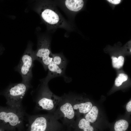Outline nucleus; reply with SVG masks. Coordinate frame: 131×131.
<instances>
[{"instance_id": "f257e3e1", "label": "nucleus", "mask_w": 131, "mask_h": 131, "mask_svg": "<svg viewBox=\"0 0 131 131\" xmlns=\"http://www.w3.org/2000/svg\"><path fill=\"white\" fill-rule=\"evenodd\" d=\"M40 81L37 87L31 92L36 106L39 109L53 112L62 97L55 95L51 91L48 84L50 80L46 77Z\"/></svg>"}, {"instance_id": "f03ea898", "label": "nucleus", "mask_w": 131, "mask_h": 131, "mask_svg": "<svg viewBox=\"0 0 131 131\" xmlns=\"http://www.w3.org/2000/svg\"><path fill=\"white\" fill-rule=\"evenodd\" d=\"M32 87L31 84L22 82L12 84L1 92L0 95L4 96L8 106L15 108L23 109L22 104L23 98L27 91Z\"/></svg>"}, {"instance_id": "7ed1b4c3", "label": "nucleus", "mask_w": 131, "mask_h": 131, "mask_svg": "<svg viewBox=\"0 0 131 131\" xmlns=\"http://www.w3.org/2000/svg\"><path fill=\"white\" fill-rule=\"evenodd\" d=\"M26 114L23 109L0 106V125L15 127L22 123Z\"/></svg>"}, {"instance_id": "20e7f679", "label": "nucleus", "mask_w": 131, "mask_h": 131, "mask_svg": "<svg viewBox=\"0 0 131 131\" xmlns=\"http://www.w3.org/2000/svg\"><path fill=\"white\" fill-rule=\"evenodd\" d=\"M34 60V51L30 44L27 46L18 64L15 68V71L18 72L22 76V82L31 84L33 77L32 70Z\"/></svg>"}, {"instance_id": "39448f33", "label": "nucleus", "mask_w": 131, "mask_h": 131, "mask_svg": "<svg viewBox=\"0 0 131 131\" xmlns=\"http://www.w3.org/2000/svg\"><path fill=\"white\" fill-rule=\"evenodd\" d=\"M54 5L50 3L43 4L39 13L42 19L49 26L54 28L62 27L64 21Z\"/></svg>"}, {"instance_id": "423d86ee", "label": "nucleus", "mask_w": 131, "mask_h": 131, "mask_svg": "<svg viewBox=\"0 0 131 131\" xmlns=\"http://www.w3.org/2000/svg\"><path fill=\"white\" fill-rule=\"evenodd\" d=\"M61 99L53 115L57 120L67 123H74L75 115L68 94L61 97Z\"/></svg>"}, {"instance_id": "0eeeda50", "label": "nucleus", "mask_w": 131, "mask_h": 131, "mask_svg": "<svg viewBox=\"0 0 131 131\" xmlns=\"http://www.w3.org/2000/svg\"><path fill=\"white\" fill-rule=\"evenodd\" d=\"M52 54L49 41L45 38L41 40L38 42L37 50L34 51V56L35 60H37L41 63L45 70L48 69V66L52 61Z\"/></svg>"}, {"instance_id": "6e6552de", "label": "nucleus", "mask_w": 131, "mask_h": 131, "mask_svg": "<svg viewBox=\"0 0 131 131\" xmlns=\"http://www.w3.org/2000/svg\"><path fill=\"white\" fill-rule=\"evenodd\" d=\"M26 116L30 125V131H46L49 124L57 120L51 114Z\"/></svg>"}, {"instance_id": "1a4fd4ad", "label": "nucleus", "mask_w": 131, "mask_h": 131, "mask_svg": "<svg viewBox=\"0 0 131 131\" xmlns=\"http://www.w3.org/2000/svg\"><path fill=\"white\" fill-rule=\"evenodd\" d=\"M75 115L85 114L91 109L93 106L91 102L83 98H76L72 93L68 94Z\"/></svg>"}, {"instance_id": "9d476101", "label": "nucleus", "mask_w": 131, "mask_h": 131, "mask_svg": "<svg viewBox=\"0 0 131 131\" xmlns=\"http://www.w3.org/2000/svg\"><path fill=\"white\" fill-rule=\"evenodd\" d=\"M48 69L49 72L46 77L50 80L57 77L62 76L64 74L65 71L52 61L48 66Z\"/></svg>"}, {"instance_id": "9b49d317", "label": "nucleus", "mask_w": 131, "mask_h": 131, "mask_svg": "<svg viewBox=\"0 0 131 131\" xmlns=\"http://www.w3.org/2000/svg\"><path fill=\"white\" fill-rule=\"evenodd\" d=\"M65 5L67 8L70 11L77 12L83 7L84 2L82 0H66Z\"/></svg>"}, {"instance_id": "f8f14e48", "label": "nucleus", "mask_w": 131, "mask_h": 131, "mask_svg": "<svg viewBox=\"0 0 131 131\" xmlns=\"http://www.w3.org/2000/svg\"><path fill=\"white\" fill-rule=\"evenodd\" d=\"M52 61L65 71L66 65V60L63 55L60 54H52Z\"/></svg>"}, {"instance_id": "ddd939ff", "label": "nucleus", "mask_w": 131, "mask_h": 131, "mask_svg": "<svg viewBox=\"0 0 131 131\" xmlns=\"http://www.w3.org/2000/svg\"><path fill=\"white\" fill-rule=\"evenodd\" d=\"M98 113V107L93 106L90 110L85 115L84 118L90 123H94L97 119Z\"/></svg>"}, {"instance_id": "4468645a", "label": "nucleus", "mask_w": 131, "mask_h": 131, "mask_svg": "<svg viewBox=\"0 0 131 131\" xmlns=\"http://www.w3.org/2000/svg\"><path fill=\"white\" fill-rule=\"evenodd\" d=\"M79 128L83 131H94V128L90 124V123L84 118L79 120L78 123Z\"/></svg>"}, {"instance_id": "2eb2a0df", "label": "nucleus", "mask_w": 131, "mask_h": 131, "mask_svg": "<svg viewBox=\"0 0 131 131\" xmlns=\"http://www.w3.org/2000/svg\"><path fill=\"white\" fill-rule=\"evenodd\" d=\"M128 126L127 121L125 120L121 119L116 122L114 126V129L115 131H125Z\"/></svg>"}, {"instance_id": "dca6fc26", "label": "nucleus", "mask_w": 131, "mask_h": 131, "mask_svg": "<svg viewBox=\"0 0 131 131\" xmlns=\"http://www.w3.org/2000/svg\"><path fill=\"white\" fill-rule=\"evenodd\" d=\"M128 78V76L126 74L123 73L119 74L115 81V86L117 87L120 86L123 82L127 80Z\"/></svg>"}, {"instance_id": "f3484780", "label": "nucleus", "mask_w": 131, "mask_h": 131, "mask_svg": "<svg viewBox=\"0 0 131 131\" xmlns=\"http://www.w3.org/2000/svg\"><path fill=\"white\" fill-rule=\"evenodd\" d=\"M112 65L113 67L118 69V60L117 57L112 56L111 57Z\"/></svg>"}, {"instance_id": "a211bd4d", "label": "nucleus", "mask_w": 131, "mask_h": 131, "mask_svg": "<svg viewBox=\"0 0 131 131\" xmlns=\"http://www.w3.org/2000/svg\"><path fill=\"white\" fill-rule=\"evenodd\" d=\"M118 69H119L123 66L124 62V58L122 56H119L118 58Z\"/></svg>"}, {"instance_id": "6ab92c4d", "label": "nucleus", "mask_w": 131, "mask_h": 131, "mask_svg": "<svg viewBox=\"0 0 131 131\" xmlns=\"http://www.w3.org/2000/svg\"><path fill=\"white\" fill-rule=\"evenodd\" d=\"M126 109L129 112L131 111V101H130L127 104L126 106Z\"/></svg>"}, {"instance_id": "aec40b11", "label": "nucleus", "mask_w": 131, "mask_h": 131, "mask_svg": "<svg viewBox=\"0 0 131 131\" xmlns=\"http://www.w3.org/2000/svg\"><path fill=\"white\" fill-rule=\"evenodd\" d=\"M109 2L114 4H119L121 1L120 0H108Z\"/></svg>"}, {"instance_id": "412c9836", "label": "nucleus", "mask_w": 131, "mask_h": 131, "mask_svg": "<svg viewBox=\"0 0 131 131\" xmlns=\"http://www.w3.org/2000/svg\"><path fill=\"white\" fill-rule=\"evenodd\" d=\"M3 48L0 46V55H1L3 53Z\"/></svg>"}, {"instance_id": "4be33fe9", "label": "nucleus", "mask_w": 131, "mask_h": 131, "mask_svg": "<svg viewBox=\"0 0 131 131\" xmlns=\"http://www.w3.org/2000/svg\"></svg>"}]
</instances>
